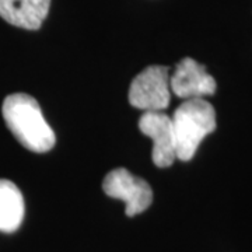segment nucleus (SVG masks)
Masks as SVG:
<instances>
[{
	"instance_id": "39448f33",
	"label": "nucleus",
	"mask_w": 252,
	"mask_h": 252,
	"mask_svg": "<svg viewBox=\"0 0 252 252\" xmlns=\"http://www.w3.org/2000/svg\"><path fill=\"white\" fill-rule=\"evenodd\" d=\"M139 129L147 137L153 139V162L165 168L175 161V137L171 118L161 111H146L139 119Z\"/></svg>"
},
{
	"instance_id": "20e7f679",
	"label": "nucleus",
	"mask_w": 252,
	"mask_h": 252,
	"mask_svg": "<svg viewBox=\"0 0 252 252\" xmlns=\"http://www.w3.org/2000/svg\"><path fill=\"white\" fill-rule=\"evenodd\" d=\"M102 189L111 198L125 202V213L129 217L144 212L153 202V190L150 185L142 178L132 175L125 168L109 171L104 178Z\"/></svg>"
},
{
	"instance_id": "7ed1b4c3",
	"label": "nucleus",
	"mask_w": 252,
	"mask_h": 252,
	"mask_svg": "<svg viewBox=\"0 0 252 252\" xmlns=\"http://www.w3.org/2000/svg\"><path fill=\"white\" fill-rule=\"evenodd\" d=\"M171 99L170 70L165 66L153 64L136 76L129 89L132 107L146 111H162Z\"/></svg>"
},
{
	"instance_id": "f257e3e1",
	"label": "nucleus",
	"mask_w": 252,
	"mask_h": 252,
	"mask_svg": "<svg viewBox=\"0 0 252 252\" xmlns=\"http://www.w3.org/2000/svg\"><path fill=\"white\" fill-rule=\"evenodd\" d=\"M4 122L20 143L35 153L49 152L56 137L35 98L24 93L10 94L3 101Z\"/></svg>"
},
{
	"instance_id": "423d86ee",
	"label": "nucleus",
	"mask_w": 252,
	"mask_h": 252,
	"mask_svg": "<svg viewBox=\"0 0 252 252\" xmlns=\"http://www.w3.org/2000/svg\"><path fill=\"white\" fill-rule=\"evenodd\" d=\"M216 87V80L206 72V67L190 58H184L178 62L170 77V89L182 99L212 95Z\"/></svg>"
},
{
	"instance_id": "0eeeda50",
	"label": "nucleus",
	"mask_w": 252,
	"mask_h": 252,
	"mask_svg": "<svg viewBox=\"0 0 252 252\" xmlns=\"http://www.w3.org/2000/svg\"><path fill=\"white\" fill-rule=\"evenodd\" d=\"M51 0H0V17L11 26L38 30L48 16Z\"/></svg>"
},
{
	"instance_id": "f03ea898",
	"label": "nucleus",
	"mask_w": 252,
	"mask_h": 252,
	"mask_svg": "<svg viewBox=\"0 0 252 252\" xmlns=\"http://www.w3.org/2000/svg\"><path fill=\"white\" fill-rule=\"evenodd\" d=\"M175 156L189 161L198 150L200 142L216 129V111L203 98L185 99L171 118Z\"/></svg>"
},
{
	"instance_id": "6e6552de",
	"label": "nucleus",
	"mask_w": 252,
	"mask_h": 252,
	"mask_svg": "<svg viewBox=\"0 0 252 252\" xmlns=\"http://www.w3.org/2000/svg\"><path fill=\"white\" fill-rule=\"evenodd\" d=\"M24 217V199L16 184L0 180V231H16Z\"/></svg>"
}]
</instances>
